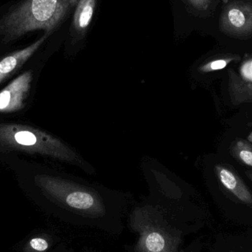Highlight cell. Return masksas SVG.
<instances>
[{
  "label": "cell",
  "mask_w": 252,
  "mask_h": 252,
  "mask_svg": "<svg viewBox=\"0 0 252 252\" xmlns=\"http://www.w3.org/2000/svg\"><path fill=\"white\" fill-rule=\"evenodd\" d=\"M32 73L24 72L0 91V112L10 113L24 109L31 90Z\"/></svg>",
  "instance_id": "6"
},
{
  "label": "cell",
  "mask_w": 252,
  "mask_h": 252,
  "mask_svg": "<svg viewBox=\"0 0 252 252\" xmlns=\"http://www.w3.org/2000/svg\"><path fill=\"white\" fill-rule=\"evenodd\" d=\"M71 6L77 5L79 0H69Z\"/></svg>",
  "instance_id": "17"
},
{
  "label": "cell",
  "mask_w": 252,
  "mask_h": 252,
  "mask_svg": "<svg viewBox=\"0 0 252 252\" xmlns=\"http://www.w3.org/2000/svg\"><path fill=\"white\" fill-rule=\"evenodd\" d=\"M189 2L198 10H205L209 7L211 0H188Z\"/></svg>",
  "instance_id": "15"
},
{
  "label": "cell",
  "mask_w": 252,
  "mask_h": 252,
  "mask_svg": "<svg viewBox=\"0 0 252 252\" xmlns=\"http://www.w3.org/2000/svg\"><path fill=\"white\" fill-rule=\"evenodd\" d=\"M229 153L238 162L252 167V144L245 139H237L231 144Z\"/></svg>",
  "instance_id": "11"
},
{
  "label": "cell",
  "mask_w": 252,
  "mask_h": 252,
  "mask_svg": "<svg viewBox=\"0 0 252 252\" xmlns=\"http://www.w3.org/2000/svg\"><path fill=\"white\" fill-rule=\"evenodd\" d=\"M97 5V0H79L72 21V29L77 39L85 36L91 24Z\"/></svg>",
  "instance_id": "9"
},
{
  "label": "cell",
  "mask_w": 252,
  "mask_h": 252,
  "mask_svg": "<svg viewBox=\"0 0 252 252\" xmlns=\"http://www.w3.org/2000/svg\"><path fill=\"white\" fill-rule=\"evenodd\" d=\"M245 174L252 182V170H247V171L245 172Z\"/></svg>",
  "instance_id": "16"
},
{
  "label": "cell",
  "mask_w": 252,
  "mask_h": 252,
  "mask_svg": "<svg viewBox=\"0 0 252 252\" xmlns=\"http://www.w3.org/2000/svg\"><path fill=\"white\" fill-rule=\"evenodd\" d=\"M69 0H22L0 19V38L11 42L28 32L51 34L69 10Z\"/></svg>",
  "instance_id": "1"
},
{
  "label": "cell",
  "mask_w": 252,
  "mask_h": 252,
  "mask_svg": "<svg viewBox=\"0 0 252 252\" xmlns=\"http://www.w3.org/2000/svg\"><path fill=\"white\" fill-rule=\"evenodd\" d=\"M34 180L45 195L66 208L90 215H101L105 211L104 201L98 187L83 179L38 174Z\"/></svg>",
  "instance_id": "3"
},
{
  "label": "cell",
  "mask_w": 252,
  "mask_h": 252,
  "mask_svg": "<svg viewBox=\"0 0 252 252\" xmlns=\"http://www.w3.org/2000/svg\"><path fill=\"white\" fill-rule=\"evenodd\" d=\"M215 173L225 191L243 204L252 207V192L233 167L229 164H217Z\"/></svg>",
  "instance_id": "7"
},
{
  "label": "cell",
  "mask_w": 252,
  "mask_h": 252,
  "mask_svg": "<svg viewBox=\"0 0 252 252\" xmlns=\"http://www.w3.org/2000/svg\"><path fill=\"white\" fill-rule=\"evenodd\" d=\"M220 29L229 36L238 38L252 37V4L233 0L222 12Z\"/></svg>",
  "instance_id": "5"
},
{
  "label": "cell",
  "mask_w": 252,
  "mask_h": 252,
  "mask_svg": "<svg viewBox=\"0 0 252 252\" xmlns=\"http://www.w3.org/2000/svg\"><path fill=\"white\" fill-rule=\"evenodd\" d=\"M50 34L45 33L39 39L25 48L13 52L0 60V84L22 67L25 62L39 49Z\"/></svg>",
  "instance_id": "8"
},
{
  "label": "cell",
  "mask_w": 252,
  "mask_h": 252,
  "mask_svg": "<svg viewBox=\"0 0 252 252\" xmlns=\"http://www.w3.org/2000/svg\"><path fill=\"white\" fill-rule=\"evenodd\" d=\"M241 75H239L244 81L252 83V56L246 60L241 65Z\"/></svg>",
  "instance_id": "14"
},
{
  "label": "cell",
  "mask_w": 252,
  "mask_h": 252,
  "mask_svg": "<svg viewBox=\"0 0 252 252\" xmlns=\"http://www.w3.org/2000/svg\"><path fill=\"white\" fill-rule=\"evenodd\" d=\"M0 151H21L51 157L92 173L93 167L60 139L32 126L0 124Z\"/></svg>",
  "instance_id": "2"
},
{
  "label": "cell",
  "mask_w": 252,
  "mask_h": 252,
  "mask_svg": "<svg viewBox=\"0 0 252 252\" xmlns=\"http://www.w3.org/2000/svg\"><path fill=\"white\" fill-rule=\"evenodd\" d=\"M241 57L234 55H227L222 57H219L218 59H213L208 61L205 63H202L201 66H198V72L201 74L210 73V72H216L220 69L226 68L229 63L235 61H239Z\"/></svg>",
  "instance_id": "12"
},
{
  "label": "cell",
  "mask_w": 252,
  "mask_h": 252,
  "mask_svg": "<svg viewBox=\"0 0 252 252\" xmlns=\"http://www.w3.org/2000/svg\"><path fill=\"white\" fill-rule=\"evenodd\" d=\"M133 222L135 230L139 234V252H178L179 237L161 220L148 211H136Z\"/></svg>",
  "instance_id": "4"
},
{
  "label": "cell",
  "mask_w": 252,
  "mask_h": 252,
  "mask_svg": "<svg viewBox=\"0 0 252 252\" xmlns=\"http://www.w3.org/2000/svg\"><path fill=\"white\" fill-rule=\"evenodd\" d=\"M30 250L35 252H44L49 248V244L42 238H33L28 244Z\"/></svg>",
  "instance_id": "13"
},
{
  "label": "cell",
  "mask_w": 252,
  "mask_h": 252,
  "mask_svg": "<svg viewBox=\"0 0 252 252\" xmlns=\"http://www.w3.org/2000/svg\"><path fill=\"white\" fill-rule=\"evenodd\" d=\"M228 92L235 106L252 103V83L244 81L232 69L228 71Z\"/></svg>",
  "instance_id": "10"
}]
</instances>
